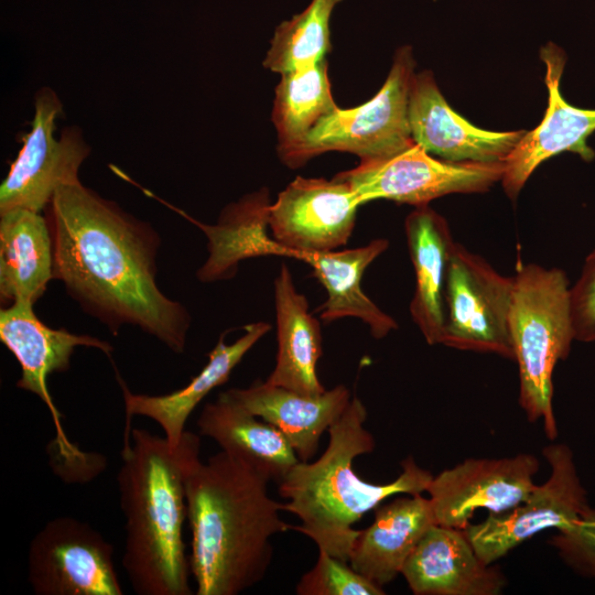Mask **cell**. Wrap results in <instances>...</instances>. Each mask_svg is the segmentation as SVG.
<instances>
[{"label": "cell", "mask_w": 595, "mask_h": 595, "mask_svg": "<svg viewBox=\"0 0 595 595\" xmlns=\"http://www.w3.org/2000/svg\"><path fill=\"white\" fill-rule=\"evenodd\" d=\"M44 215L53 245V278L113 335L130 324L176 354L191 315L156 283L161 239L147 221L80 181L57 188Z\"/></svg>", "instance_id": "1"}, {"label": "cell", "mask_w": 595, "mask_h": 595, "mask_svg": "<svg viewBox=\"0 0 595 595\" xmlns=\"http://www.w3.org/2000/svg\"><path fill=\"white\" fill-rule=\"evenodd\" d=\"M269 482L223 451L190 469V564L197 595H237L266 576L271 539L292 527L280 517L282 504L269 496Z\"/></svg>", "instance_id": "2"}, {"label": "cell", "mask_w": 595, "mask_h": 595, "mask_svg": "<svg viewBox=\"0 0 595 595\" xmlns=\"http://www.w3.org/2000/svg\"><path fill=\"white\" fill-rule=\"evenodd\" d=\"M201 440L185 431L177 446L131 429L117 475L126 520L122 566L138 595H191V564L183 537L185 482L201 459Z\"/></svg>", "instance_id": "3"}, {"label": "cell", "mask_w": 595, "mask_h": 595, "mask_svg": "<svg viewBox=\"0 0 595 595\" xmlns=\"http://www.w3.org/2000/svg\"><path fill=\"white\" fill-rule=\"evenodd\" d=\"M367 410L354 396L344 413L328 429L324 453L311 462H298L278 483L286 502L283 511L299 518L291 529L301 532L332 556L348 562L360 532L354 528L365 513L397 494L426 491L433 475L408 457L401 474L387 484H372L354 470L356 457L371 453L376 442L364 426Z\"/></svg>", "instance_id": "4"}, {"label": "cell", "mask_w": 595, "mask_h": 595, "mask_svg": "<svg viewBox=\"0 0 595 595\" xmlns=\"http://www.w3.org/2000/svg\"><path fill=\"white\" fill-rule=\"evenodd\" d=\"M570 288L559 268L521 264L513 275L509 329L519 371V403L530 422L542 420L550 440L558 436L553 371L575 340Z\"/></svg>", "instance_id": "5"}, {"label": "cell", "mask_w": 595, "mask_h": 595, "mask_svg": "<svg viewBox=\"0 0 595 595\" xmlns=\"http://www.w3.org/2000/svg\"><path fill=\"white\" fill-rule=\"evenodd\" d=\"M0 339L21 367L17 387L35 394L51 412L56 433L54 445L62 458L63 472L77 482L90 479L100 470L101 459L83 452L66 436L62 415L47 388V378L68 370L76 347L97 348L110 356L112 346L94 336L47 326L36 316L33 303L29 301H15L1 309Z\"/></svg>", "instance_id": "6"}, {"label": "cell", "mask_w": 595, "mask_h": 595, "mask_svg": "<svg viewBox=\"0 0 595 595\" xmlns=\"http://www.w3.org/2000/svg\"><path fill=\"white\" fill-rule=\"evenodd\" d=\"M414 66L412 48H398L380 90L360 106L337 107L322 118L310 132L296 167L328 151L349 152L364 161L394 155L414 143L408 117Z\"/></svg>", "instance_id": "7"}, {"label": "cell", "mask_w": 595, "mask_h": 595, "mask_svg": "<svg viewBox=\"0 0 595 595\" xmlns=\"http://www.w3.org/2000/svg\"><path fill=\"white\" fill-rule=\"evenodd\" d=\"M63 102L48 86L34 95V115L29 132L0 185V213L15 208L44 213L57 188L79 181L78 172L90 147L78 126L65 127L55 137Z\"/></svg>", "instance_id": "8"}, {"label": "cell", "mask_w": 595, "mask_h": 595, "mask_svg": "<svg viewBox=\"0 0 595 595\" xmlns=\"http://www.w3.org/2000/svg\"><path fill=\"white\" fill-rule=\"evenodd\" d=\"M513 277L454 242L445 282L442 345L515 358L509 329Z\"/></svg>", "instance_id": "9"}, {"label": "cell", "mask_w": 595, "mask_h": 595, "mask_svg": "<svg viewBox=\"0 0 595 595\" xmlns=\"http://www.w3.org/2000/svg\"><path fill=\"white\" fill-rule=\"evenodd\" d=\"M504 162H450L416 143L382 159L364 160L335 176L347 182L361 205L388 199L414 207L455 193H483L501 181Z\"/></svg>", "instance_id": "10"}, {"label": "cell", "mask_w": 595, "mask_h": 595, "mask_svg": "<svg viewBox=\"0 0 595 595\" xmlns=\"http://www.w3.org/2000/svg\"><path fill=\"white\" fill-rule=\"evenodd\" d=\"M542 454L551 469L547 482L536 485L518 506L489 512L483 522L469 523L464 529L484 563L493 564L541 531L567 529L588 507L572 450L565 444H551Z\"/></svg>", "instance_id": "11"}, {"label": "cell", "mask_w": 595, "mask_h": 595, "mask_svg": "<svg viewBox=\"0 0 595 595\" xmlns=\"http://www.w3.org/2000/svg\"><path fill=\"white\" fill-rule=\"evenodd\" d=\"M28 581L36 595H122L113 547L85 521L57 517L33 537Z\"/></svg>", "instance_id": "12"}, {"label": "cell", "mask_w": 595, "mask_h": 595, "mask_svg": "<svg viewBox=\"0 0 595 595\" xmlns=\"http://www.w3.org/2000/svg\"><path fill=\"white\" fill-rule=\"evenodd\" d=\"M360 205L351 186L336 176H298L271 203L269 229L295 258L333 251L348 242Z\"/></svg>", "instance_id": "13"}, {"label": "cell", "mask_w": 595, "mask_h": 595, "mask_svg": "<svg viewBox=\"0 0 595 595\" xmlns=\"http://www.w3.org/2000/svg\"><path fill=\"white\" fill-rule=\"evenodd\" d=\"M539 459L531 454L467 458L433 476L428 486L436 524L464 530L477 509L509 510L533 490Z\"/></svg>", "instance_id": "14"}, {"label": "cell", "mask_w": 595, "mask_h": 595, "mask_svg": "<svg viewBox=\"0 0 595 595\" xmlns=\"http://www.w3.org/2000/svg\"><path fill=\"white\" fill-rule=\"evenodd\" d=\"M540 58L545 66L548 108L540 125L526 131L504 161L500 182L511 201H516L532 173L551 156L563 151L577 153L586 162L595 156L586 143L595 131V109L576 108L567 104L560 93L566 61L564 51L548 43L540 50Z\"/></svg>", "instance_id": "15"}, {"label": "cell", "mask_w": 595, "mask_h": 595, "mask_svg": "<svg viewBox=\"0 0 595 595\" xmlns=\"http://www.w3.org/2000/svg\"><path fill=\"white\" fill-rule=\"evenodd\" d=\"M408 117L414 143L450 162H504L526 133L473 126L451 108L430 71L412 78Z\"/></svg>", "instance_id": "16"}, {"label": "cell", "mask_w": 595, "mask_h": 595, "mask_svg": "<svg viewBox=\"0 0 595 595\" xmlns=\"http://www.w3.org/2000/svg\"><path fill=\"white\" fill-rule=\"evenodd\" d=\"M118 175L140 187L144 194L155 198L188 221L197 226L207 239L208 257L197 270L198 281L212 283L232 279L244 260L266 256L293 257L268 232L271 201L269 191L260 188L248 193L223 208L216 224H204L184 210L169 204L150 191L141 187L121 170Z\"/></svg>", "instance_id": "17"}, {"label": "cell", "mask_w": 595, "mask_h": 595, "mask_svg": "<svg viewBox=\"0 0 595 595\" xmlns=\"http://www.w3.org/2000/svg\"><path fill=\"white\" fill-rule=\"evenodd\" d=\"M401 574L415 595H497L501 571L484 563L464 530L431 526L405 561Z\"/></svg>", "instance_id": "18"}, {"label": "cell", "mask_w": 595, "mask_h": 595, "mask_svg": "<svg viewBox=\"0 0 595 595\" xmlns=\"http://www.w3.org/2000/svg\"><path fill=\"white\" fill-rule=\"evenodd\" d=\"M271 326L267 322L250 323L244 334L227 344L221 334L216 346L208 353V361L191 381L170 393L150 396L131 392L118 378L126 409L125 442L130 440L131 419L136 415L155 421L172 446H177L185 433V424L201 401L215 388L225 383L244 356L263 337Z\"/></svg>", "instance_id": "19"}, {"label": "cell", "mask_w": 595, "mask_h": 595, "mask_svg": "<svg viewBox=\"0 0 595 595\" xmlns=\"http://www.w3.org/2000/svg\"><path fill=\"white\" fill-rule=\"evenodd\" d=\"M226 393L251 414L279 429L302 462L317 453L324 432L347 409L351 394L338 385L317 396H307L257 381L248 388H232Z\"/></svg>", "instance_id": "20"}, {"label": "cell", "mask_w": 595, "mask_h": 595, "mask_svg": "<svg viewBox=\"0 0 595 595\" xmlns=\"http://www.w3.org/2000/svg\"><path fill=\"white\" fill-rule=\"evenodd\" d=\"M404 231L415 274L410 315L429 345L441 344L446 273L455 241L447 220L429 205L407 216Z\"/></svg>", "instance_id": "21"}, {"label": "cell", "mask_w": 595, "mask_h": 595, "mask_svg": "<svg viewBox=\"0 0 595 595\" xmlns=\"http://www.w3.org/2000/svg\"><path fill=\"white\" fill-rule=\"evenodd\" d=\"M433 524L430 499L421 494L380 504L371 524L360 530L348 563L383 588L401 574L409 555Z\"/></svg>", "instance_id": "22"}, {"label": "cell", "mask_w": 595, "mask_h": 595, "mask_svg": "<svg viewBox=\"0 0 595 595\" xmlns=\"http://www.w3.org/2000/svg\"><path fill=\"white\" fill-rule=\"evenodd\" d=\"M278 351L267 382L307 396L326 389L317 376L323 354L320 322L309 312L306 298L294 285L290 269L282 264L274 279Z\"/></svg>", "instance_id": "23"}, {"label": "cell", "mask_w": 595, "mask_h": 595, "mask_svg": "<svg viewBox=\"0 0 595 595\" xmlns=\"http://www.w3.org/2000/svg\"><path fill=\"white\" fill-rule=\"evenodd\" d=\"M198 433L212 439L220 451L279 483L300 462L292 445L274 425L251 414L226 391L204 405Z\"/></svg>", "instance_id": "24"}, {"label": "cell", "mask_w": 595, "mask_h": 595, "mask_svg": "<svg viewBox=\"0 0 595 595\" xmlns=\"http://www.w3.org/2000/svg\"><path fill=\"white\" fill-rule=\"evenodd\" d=\"M388 247L387 239L377 238L361 247L311 253L302 258L327 292L326 301L318 307L320 318L324 323L344 317L359 318L377 339L398 328L397 321L372 302L361 288L365 270Z\"/></svg>", "instance_id": "25"}, {"label": "cell", "mask_w": 595, "mask_h": 595, "mask_svg": "<svg viewBox=\"0 0 595 595\" xmlns=\"http://www.w3.org/2000/svg\"><path fill=\"white\" fill-rule=\"evenodd\" d=\"M53 245L45 215L15 208L0 213V301L35 303L53 280Z\"/></svg>", "instance_id": "26"}, {"label": "cell", "mask_w": 595, "mask_h": 595, "mask_svg": "<svg viewBox=\"0 0 595 595\" xmlns=\"http://www.w3.org/2000/svg\"><path fill=\"white\" fill-rule=\"evenodd\" d=\"M336 108L325 60L281 75L271 118L277 131L278 155L283 164L296 169L310 132Z\"/></svg>", "instance_id": "27"}, {"label": "cell", "mask_w": 595, "mask_h": 595, "mask_svg": "<svg viewBox=\"0 0 595 595\" xmlns=\"http://www.w3.org/2000/svg\"><path fill=\"white\" fill-rule=\"evenodd\" d=\"M343 0H311L309 6L274 30L263 66L280 75L325 60L331 51V19Z\"/></svg>", "instance_id": "28"}, {"label": "cell", "mask_w": 595, "mask_h": 595, "mask_svg": "<svg viewBox=\"0 0 595 595\" xmlns=\"http://www.w3.org/2000/svg\"><path fill=\"white\" fill-rule=\"evenodd\" d=\"M299 595H383L382 587L358 573L348 562L318 550L315 565L295 586Z\"/></svg>", "instance_id": "29"}, {"label": "cell", "mask_w": 595, "mask_h": 595, "mask_svg": "<svg viewBox=\"0 0 595 595\" xmlns=\"http://www.w3.org/2000/svg\"><path fill=\"white\" fill-rule=\"evenodd\" d=\"M552 544L569 565L595 578V509L588 506L577 521L553 537Z\"/></svg>", "instance_id": "30"}, {"label": "cell", "mask_w": 595, "mask_h": 595, "mask_svg": "<svg viewBox=\"0 0 595 595\" xmlns=\"http://www.w3.org/2000/svg\"><path fill=\"white\" fill-rule=\"evenodd\" d=\"M570 304L575 340L595 342V247L570 288Z\"/></svg>", "instance_id": "31"}]
</instances>
